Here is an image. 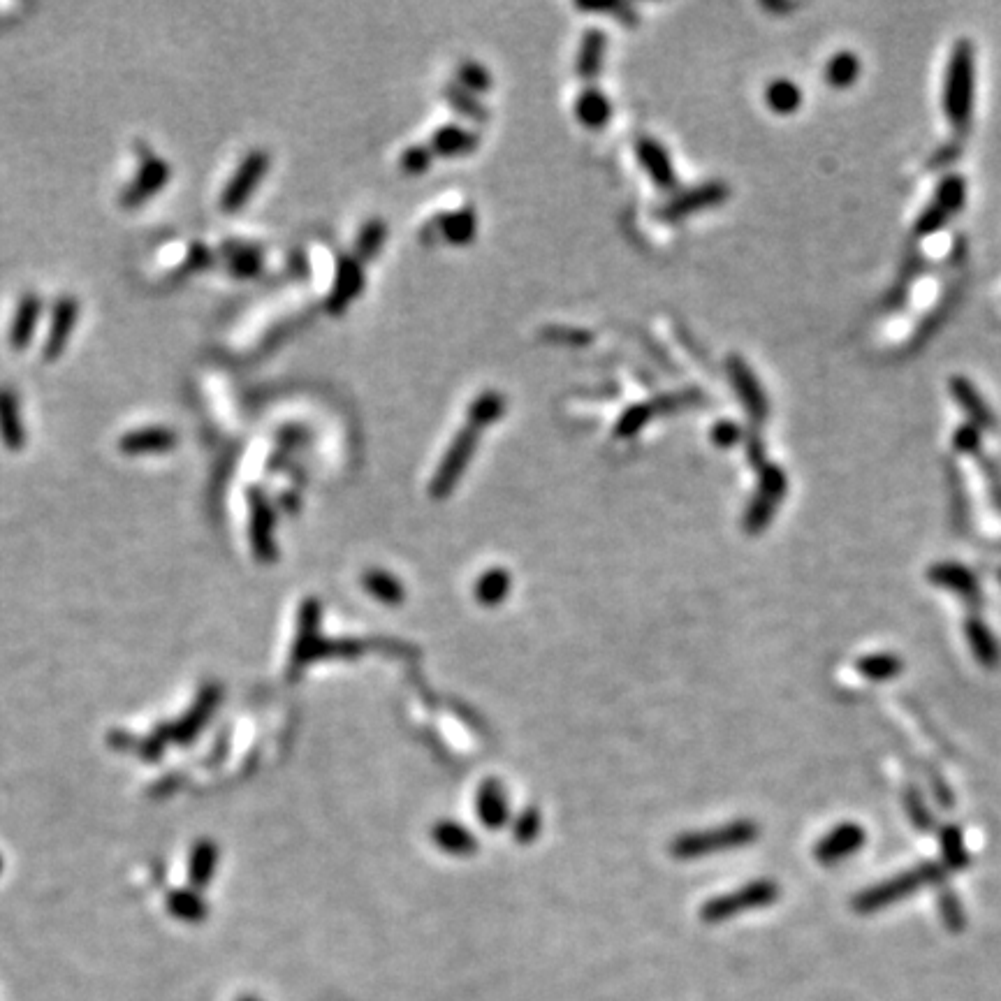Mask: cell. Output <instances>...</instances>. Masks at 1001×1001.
Wrapping results in <instances>:
<instances>
[{"mask_svg": "<svg viewBox=\"0 0 1001 1001\" xmlns=\"http://www.w3.org/2000/svg\"><path fill=\"white\" fill-rule=\"evenodd\" d=\"M976 51L971 40L955 42L944 79V114L957 137H967L974 121Z\"/></svg>", "mask_w": 1001, "mask_h": 1001, "instance_id": "obj_1", "label": "cell"}, {"mask_svg": "<svg viewBox=\"0 0 1001 1001\" xmlns=\"http://www.w3.org/2000/svg\"><path fill=\"white\" fill-rule=\"evenodd\" d=\"M944 876L946 872L941 869V865H937V862H925V865L911 869V872H902L893 876V879L879 883V886L867 888L865 893H860L856 900H853V906H856V911L860 913L881 911L883 906L900 902L904 897L913 895L923 883H939Z\"/></svg>", "mask_w": 1001, "mask_h": 1001, "instance_id": "obj_2", "label": "cell"}, {"mask_svg": "<svg viewBox=\"0 0 1001 1001\" xmlns=\"http://www.w3.org/2000/svg\"><path fill=\"white\" fill-rule=\"evenodd\" d=\"M758 837V825L754 821H735L723 825V828H714L707 832H696V835H686L679 837L675 844H672V856L682 858V860H693V858H703L712 856L716 851H728L737 849V846H747Z\"/></svg>", "mask_w": 1001, "mask_h": 1001, "instance_id": "obj_3", "label": "cell"}, {"mask_svg": "<svg viewBox=\"0 0 1001 1001\" xmlns=\"http://www.w3.org/2000/svg\"><path fill=\"white\" fill-rule=\"evenodd\" d=\"M478 438H480V431L469 427V425L457 431V436L452 438L450 448L445 450L441 464H438L434 478H431L429 492H431V496H434V499H445V496H448L452 489L457 487L459 478L464 476L466 469H469L473 455H476Z\"/></svg>", "mask_w": 1001, "mask_h": 1001, "instance_id": "obj_4", "label": "cell"}, {"mask_svg": "<svg viewBox=\"0 0 1001 1001\" xmlns=\"http://www.w3.org/2000/svg\"><path fill=\"white\" fill-rule=\"evenodd\" d=\"M269 165H272V158L265 149H253L246 153V158L241 160L237 172L232 174L228 186L221 193V200H218V209L223 214H237L246 207V202L251 200V195L258 191V186L262 184V179L267 177Z\"/></svg>", "mask_w": 1001, "mask_h": 1001, "instance_id": "obj_5", "label": "cell"}, {"mask_svg": "<svg viewBox=\"0 0 1001 1001\" xmlns=\"http://www.w3.org/2000/svg\"><path fill=\"white\" fill-rule=\"evenodd\" d=\"M788 492V478L781 466L765 464L758 471V489L751 499L747 515H744V529L749 533H761L772 522L774 513L784 501Z\"/></svg>", "mask_w": 1001, "mask_h": 1001, "instance_id": "obj_6", "label": "cell"}, {"mask_svg": "<svg viewBox=\"0 0 1001 1001\" xmlns=\"http://www.w3.org/2000/svg\"><path fill=\"white\" fill-rule=\"evenodd\" d=\"M726 374L737 399L742 401L744 413H747L751 425L756 429L763 427L767 418H770V401H767L763 383L758 381L756 371L749 367V362L742 355L733 353L726 357Z\"/></svg>", "mask_w": 1001, "mask_h": 1001, "instance_id": "obj_7", "label": "cell"}, {"mask_svg": "<svg viewBox=\"0 0 1001 1001\" xmlns=\"http://www.w3.org/2000/svg\"><path fill=\"white\" fill-rule=\"evenodd\" d=\"M964 200H967V181L957 174H948V177L941 179V184L937 186V193H934L932 202L923 209V214L918 216L916 221V235L918 237H930L934 232H939L944 225L951 221V218L962 209Z\"/></svg>", "mask_w": 1001, "mask_h": 1001, "instance_id": "obj_8", "label": "cell"}, {"mask_svg": "<svg viewBox=\"0 0 1001 1001\" xmlns=\"http://www.w3.org/2000/svg\"><path fill=\"white\" fill-rule=\"evenodd\" d=\"M779 897L777 883L772 881H754L749 886H744L735 893L716 897V900L707 902L703 906V918L716 923V920H726L733 918L737 913L751 911V909H761V906L772 904Z\"/></svg>", "mask_w": 1001, "mask_h": 1001, "instance_id": "obj_9", "label": "cell"}, {"mask_svg": "<svg viewBox=\"0 0 1001 1001\" xmlns=\"http://www.w3.org/2000/svg\"><path fill=\"white\" fill-rule=\"evenodd\" d=\"M172 179V167L167 160L153 156V153H146L142 158L140 170H137L135 179L123 188V193L119 197L121 207L126 211L140 209L142 204H146L151 197H156L163 188L170 184Z\"/></svg>", "mask_w": 1001, "mask_h": 1001, "instance_id": "obj_10", "label": "cell"}, {"mask_svg": "<svg viewBox=\"0 0 1001 1001\" xmlns=\"http://www.w3.org/2000/svg\"><path fill=\"white\" fill-rule=\"evenodd\" d=\"M730 197V188L726 181H707V184H700L696 188H689V191L679 193L675 200H670L666 207L661 209V218L666 223H677L682 218H689L698 211L714 209L723 204Z\"/></svg>", "mask_w": 1001, "mask_h": 1001, "instance_id": "obj_11", "label": "cell"}, {"mask_svg": "<svg viewBox=\"0 0 1001 1001\" xmlns=\"http://www.w3.org/2000/svg\"><path fill=\"white\" fill-rule=\"evenodd\" d=\"M77 323H79V299L72 295L58 297L56 304L51 306L47 336L45 343H42V360L56 362L58 357L63 355V350L68 348L70 336L75 332Z\"/></svg>", "mask_w": 1001, "mask_h": 1001, "instance_id": "obj_12", "label": "cell"}, {"mask_svg": "<svg viewBox=\"0 0 1001 1001\" xmlns=\"http://www.w3.org/2000/svg\"><path fill=\"white\" fill-rule=\"evenodd\" d=\"M362 290H364L362 262L357 260L355 255H341L339 262H336L330 297H327V311H330L332 316H341V313L362 295Z\"/></svg>", "mask_w": 1001, "mask_h": 1001, "instance_id": "obj_13", "label": "cell"}, {"mask_svg": "<svg viewBox=\"0 0 1001 1001\" xmlns=\"http://www.w3.org/2000/svg\"><path fill=\"white\" fill-rule=\"evenodd\" d=\"M248 508H251V543L258 559H274V510L269 503L267 494L262 489H251L248 492Z\"/></svg>", "mask_w": 1001, "mask_h": 1001, "instance_id": "obj_14", "label": "cell"}, {"mask_svg": "<svg viewBox=\"0 0 1001 1001\" xmlns=\"http://www.w3.org/2000/svg\"><path fill=\"white\" fill-rule=\"evenodd\" d=\"M865 830L856 823H844L839 828L830 830L821 842L816 844L814 858L821 862V865H837L846 858L856 856V853L865 846Z\"/></svg>", "mask_w": 1001, "mask_h": 1001, "instance_id": "obj_15", "label": "cell"}, {"mask_svg": "<svg viewBox=\"0 0 1001 1001\" xmlns=\"http://www.w3.org/2000/svg\"><path fill=\"white\" fill-rule=\"evenodd\" d=\"M635 153H638V160L642 165V170L647 172V177L654 181V186L659 191H675L677 188V172L672 167V158L666 146L661 142H656L654 137H640L635 142Z\"/></svg>", "mask_w": 1001, "mask_h": 1001, "instance_id": "obj_16", "label": "cell"}, {"mask_svg": "<svg viewBox=\"0 0 1001 1001\" xmlns=\"http://www.w3.org/2000/svg\"><path fill=\"white\" fill-rule=\"evenodd\" d=\"M179 443V434L170 427H144L128 431L119 438V452L128 457L142 455H165L172 452Z\"/></svg>", "mask_w": 1001, "mask_h": 1001, "instance_id": "obj_17", "label": "cell"}, {"mask_svg": "<svg viewBox=\"0 0 1001 1001\" xmlns=\"http://www.w3.org/2000/svg\"><path fill=\"white\" fill-rule=\"evenodd\" d=\"M951 394L957 401V406L962 408V413L967 415L969 425H974L981 431H995L997 429V415L992 413V408L978 387L964 376H953L951 378Z\"/></svg>", "mask_w": 1001, "mask_h": 1001, "instance_id": "obj_18", "label": "cell"}, {"mask_svg": "<svg viewBox=\"0 0 1001 1001\" xmlns=\"http://www.w3.org/2000/svg\"><path fill=\"white\" fill-rule=\"evenodd\" d=\"M42 311H45V304H42V297L38 292H24V295H21L10 323L12 350H26L31 346L35 339V330H38L40 325Z\"/></svg>", "mask_w": 1001, "mask_h": 1001, "instance_id": "obj_19", "label": "cell"}, {"mask_svg": "<svg viewBox=\"0 0 1001 1001\" xmlns=\"http://www.w3.org/2000/svg\"><path fill=\"white\" fill-rule=\"evenodd\" d=\"M0 441L10 452L26 448V425L21 404L10 387H0Z\"/></svg>", "mask_w": 1001, "mask_h": 1001, "instance_id": "obj_20", "label": "cell"}, {"mask_svg": "<svg viewBox=\"0 0 1001 1001\" xmlns=\"http://www.w3.org/2000/svg\"><path fill=\"white\" fill-rule=\"evenodd\" d=\"M478 144L480 137L473 130H466L457 126V123H448V126H441L431 135L429 149L434 156L441 158H462L471 156L478 149Z\"/></svg>", "mask_w": 1001, "mask_h": 1001, "instance_id": "obj_21", "label": "cell"}, {"mask_svg": "<svg viewBox=\"0 0 1001 1001\" xmlns=\"http://www.w3.org/2000/svg\"><path fill=\"white\" fill-rule=\"evenodd\" d=\"M436 235L450 246H469L478 235V216L473 207H462L450 214H441L434 221Z\"/></svg>", "mask_w": 1001, "mask_h": 1001, "instance_id": "obj_22", "label": "cell"}, {"mask_svg": "<svg viewBox=\"0 0 1001 1001\" xmlns=\"http://www.w3.org/2000/svg\"><path fill=\"white\" fill-rule=\"evenodd\" d=\"M605 47H608V38H605V31L601 28H589L584 33L580 54H577V77L582 82L594 84L598 75H601L603 61H605Z\"/></svg>", "mask_w": 1001, "mask_h": 1001, "instance_id": "obj_23", "label": "cell"}, {"mask_svg": "<svg viewBox=\"0 0 1001 1001\" xmlns=\"http://www.w3.org/2000/svg\"><path fill=\"white\" fill-rule=\"evenodd\" d=\"M575 116L584 128L601 130L608 126L612 119V102L601 89L589 86V89H584L575 100Z\"/></svg>", "mask_w": 1001, "mask_h": 1001, "instance_id": "obj_24", "label": "cell"}, {"mask_svg": "<svg viewBox=\"0 0 1001 1001\" xmlns=\"http://www.w3.org/2000/svg\"><path fill=\"white\" fill-rule=\"evenodd\" d=\"M930 580L939 587H946L955 591L957 596L967 598L969 603L981 601V589H978V580L974 573L967 571V568L960 564H937L930 571Z\"/></svg>", "mask_w": 1001, "mask_h": 1001, "instance_id": "obj_25", "label": "cell"}, {"mask_svg": "<svg viewBox=\"0 0 1001 1001\" xmlns=\"http://www.w3.org/2000/svg\"><path fill=\"white\" fill-rule=\"evenodd\" d=\"M964 628H967V640L971 645V652L976 656V661L985 668H997L1001 661V649L997 645L995 635L990 633V628L985 626L981 619H969Z\"/></svg>", "mask_w": 1001, "mask_h": 1001, "instance_id": "obj_26", "label": "cell"}, {"mask_svg": "<svg viewBox=\"0 0 1001 1001\" xmlns=\"http://www.w3.org/2000/svg\"><path fill=\"white\" fill-rule=\"evenodd\" d=\"M503 415H506V397L496 390H487L473 399L469 413H466V425L480 431L489 425H494V422L503 418Z\"/></svg>", "mask_w": 1001, "mask_h": 1001, "instance_id": "obj_27", "label": "cell"}, {"mask_svg": "<svg viewBox=\"0 0 1001 1001\" xmlns=\"http://www.w3.org/2000/svg\"><path fill=\"white\" fill-rule=\"evenodd\" d=\"M478 814L480 821L485 823L487 828H501V825L508 821L506 795H503V788L496 784V781H489V784L480 788Z\"/></svg>", "mask_w": 1001, "mask_h": 1001, "instance_id": "obj_28", "label": "cell"}, {"mask_svg": "<svg viewBox=\"0 0 1001 1001\" xmlns=\"http://www.w3.org/2000/svg\"><path fill=\"white\" fill-rule=\"evenodd\" d=\"M443 98L448 100V105L455 109L459 116H464V119H469L473 123H485L489 119L487 107L482 105V102L473 96V93L464 91L457 82H450V84L443 86Z\"/></svg>", "mask_w": 1001, "mask_h": 1001, "instance_id": "obj_29", "label": "cell"}, {"mask_svg": "<svg viewBox=\"0 0 1001 1001\" xmlns=\"http://www.w3.org/2000/svg\"><path fill=\"white\" fill-rule=\"evenodd\" d=\"M228 253V269L237 279H253L262 269V251L251 244H230L225 248Z\"/></svg>", "mask_w": 1001, "mask_h": 1001, "instance_id": "obj_30", "label": "cell"}, {"mask_svg": "<svg viewBox=\"0 0 1001 1001\" xmlns=\"http://www.w3.org/2000/svg\"><path fill=\"white\" fill-rule=\"evenodd\" d=\"M860 77V58L851 51H839L828 61L825 68V79L832 89H849L858 82Z\"/></svg>", "mask_w": 1001, "mask_h": 1001, "instance_id": "obj_31", "label": "cell"}, {"mask_svg": "<svg viewBox=\"0 0 1001 1001\" xmlns=\"http://www.w3.org/2000/svg\"><path fill=\"white\" fill-rule=\"evenodd\" d=\"M387 239V225L383 218H371L362 225L360 235L355 239V251L353 255L360 262H371L381 253V248L385 246Z\"/></svg>", "mask_w": 1001, "mask_h": 1001, "instance_id": "obj_32", "label": "cell"}, {"mask_svg": "<svg viewBox=\"0 0 1001 1001\" xmlns=\"http://www.w3.org/2000/svg\"><path fill=\"white\" fill-rule=\"evenodd\" d=\"M765 100L774 114L788 116L802 105V91L798 84L791 82V79H774V82L767 86Z\"/></svg>", "mask_w": 1001, "mask_h": 1001, "instance_id": "obj_33", "label": "cell"}, {"mask_svg": "<svg viewBox=\"0 0 1001 1001\" xmlns=\"http://www.w3.org/2000/svg\"><path fill=\"white\" fill-rule=\"evenodd\" d=\"M434 839L443 851L452 853V856H471V853L476 851V839H473L471 832L464 830L462 825L441 823L434 830Z\"/></svg>", "mask_w": 1001, "mask_h": 1001, "instance_id": "obj_34", "label": "cell"}, {"mask_svg": "<svg viewBox=\"0 0 1001 1001\" xmlns=\"http://www.w3.org/2000/svg\"><path fill=\"white\" fill-rule=\"evenodd\" d=\"M858 672L862 677L874 679V682H886L902 672L904 663L895 654H869L858 661Z\"/></svg>", "mask_w": 1001, "mask_h": 1001, "instance_id": "obj_35", "label": "cell"}, {"mask_svg": "<svg viewBox=\"0 0 1001 1001\" xmlns=\"http://www.w3.org/2000/svg\"><path fill=\"white\" fill-rule=\"evenodd\" d=\"M656 418V408L652 401H647V404H635L631 408H626L624 413L619 415V420H617V427H615V436L617 438H633V436H638L642 429L647 427V422H652Z\"/></svg>", "mask_w": 1001, "mask_h": 1001, "instance_id": "obj_36", "label": "cell"}, {"mask_svg": "<svg viewBox=\"0 0 1001 1001\" xmlns=\"http://www.w3.org/2000/svg\"><path fill=\"white\" fill-rule=\"evenodd\" d=\"M216 846L211 844V842H200L193 849V856H191V883L195 888H204L207 883L211 881V876H214V869H216Z\"/></svg>", "mask_w": 1001, "mask_h": 1001, "instance_id": "obj_37", "label": "cell"}, {"mask_svg": "<svg viewBox=\"0 0 1001 1001\" xmlns=\"http://www.w3.org/2000/svg\"><path fill=\"white\" fill-rule=\"evenodd\" d=\"M170 913L174 918L186 920V923H200L202 918H207V904H204L200 897L191 890H177V893L170 895Z\"/></svg>", "mask_w": 1001, "mask_h": 1001, "instance_id": "obj_38", "label": "cell"}, {"mask_svg": "<svg viewBox=\"0 0 1001 1001\" xmlns=\"http://www.w3.org/2000/svg\"><path fill=\"white\" fill-rule=\"evenodd\" d=\"M939 844H941V853H944V862H946L948 869H964L969 865L967 846H964L960 828L948 825V828L941 830Z\"/></svg>", "mask_w": 1001, "mask_h": 1001, "instance_id": "obj_39", "label": "cell"}, {"mask_svg": "<svg viewBox=\"0 0 1001 1001\" xmlns=\"http://www.w3.org/2000/svg\"><path fill=\"white\" fill-rule=\"evenodd\" d=\"M457 84L462 86L464 91L478 96V93H487L489 89H492L494 82H492V75H489V70L485 68V65L478 63V61H464V63H459V68H457Z\"/></svg>", "mask_w": 1001, "mask_h": 1001, "instance_id": "obj_40", "label": "cell"}, {"mask_svg": "<svg viewBox=\"0 0 1001 1001\" xmlns=\"http://www.w3.org/2000/svg\"><path fill=\"white\" fill-rule=\"evenodd\" d=\"M364 584H367V589L378 598V601L392 603V605L404 601V589H401V584L394 580L392 575H387L383 571L367 573V577H364Z\"/></svg>", "mask_w": 1001, "mask_h": 1001, "instance_id": "obj_41", "label": "cell"}, {"mask_svg": "<svg viewBox=\"0 0 1001 1001\" xmlns=\"http://www.w3.org/2000/svg\"><path fill=\"white\" fill-rule=\"evenodd\" d=\"M508 589H510V577L506 571H489L487 575L480 577L476 594L480 603L496 605L506 598Z\"/></svg>", "mask_w": 1001, "mask_h": 1001, "instance_id": "obj_42", "label": "cell"}, {"mask_svg": "<svg viewBox=\"0 0 1001 1001\" xmlns=\"http://www.w3.org/2000/svg\"><path fill=\"white\" fill-rule=\"evenodd\" d=\"M431 160H434V153H431L429 146L415 144L401 153L399 167L408 177H420V174H425L431 167Z\"/></svg>", "mask_w": 1001, "mask_h": 1001, "instance_id": "obj_43", "label": "cell"}, {"mask_svg": "<svg viewBox=\"0 0 1001 1001\" xmlns=\"http://www.w3.org/2000/svg\"><path fill=\"white\" fill-rule=\"evenodd\" d=\"M577 7L584 12H594V14H612L619 24H624L626 28H635L640 24V17H638V10H635L633 5H626V3H615V5H584V3H577Z\"/></svg>", "mask_w": 1001, "mask_h": 1001, "instance_id": "obj_44", "label": "cell"}, {"mask_svg": "<svg viewBox=\"0 0 1001 1001\" xmlns=\"http://www.w3.org/2000/svg\"><path fill=\"white\" fill-rule=\"evenodd\" d=\"M712 441L719 448H735L737 443L744 441V429L735 420H719L712 427Z\"/></svg>", "mask_w": 1001, "mask_h": 1001, "instance_id": "obj_45", "label": "cell"}, {"mask_svg": "<svg viewBox=\"0 0 1001 1001\" xmlns=\"http://www.w3.org/2000/svg\"><path fill=\"white\" fill-rule=\"evenodd\" d=\"M981 441H983V431L976 429L974 425H969V422L957 429L955 436H953L955 450L964 452V455H974V452H978V448H981Z\"/></svg>", "mask_w": 1001, "mask_h": 1001, "instance_id": "obj_46", "label": "cell"}, {"mask_svg": "<svg viewBox=\"0 0 1001 1001\" xmlns=\"http://www.w3.org/2000/svg\"><path fill=\"white\" fill-rule=\"evenodd\" d=\"M906 809H909L911 821H913V825H916L918 830H930L932 825H934L930 811L925 809V802H923V798H920L918 791H909V793H906Z\"/></svg>", "mask_w": 1001, "mask_h": 1001, "instance_id": "obj_47", "label": "cell"}, {"mask_svg": "<svg viewBox=\"0 0 1001 1001\" xmlns=\"http://www.w3.org/2000/svg\"><path fill=\"white\" fill-rule=\"evenodd\" d=\"M744 443H747V459H749V464L754 466L756 471H761L763 466L767 464V459H765V443H763V436L758 434V429L754 427L749 431V434H744Z\"/></svg>", "mask_w": 1001, "mask_h": 1001, "instance_id": "obj_48", "label": "cell"}, {"mask_svg": "<svg viewBox=\"0 0 1001 1001\" xmlns=\"http://www.w3.org/2000/svg\"><path fill=\"white\" fill-rule=\"evenodd\" d=\"M941 916H944V920L948 925H951V930H960L962 927V911H960V902L955 900V897L948 893L946 897H941Z\"/></svg>", "mask_w": 1001, "mask_h": 1001, "instance_id": "obj_49", "label": "cell"}, {"mask_svg": "<svg viewBox=\"0 0 1001 1001\" xmlns=\"http://www.w3.org/2000/svg\"><path fill=\"white\" fill-rule=\"evenodd\" d=\"M214 258H211V251L202 244H193L191 253H188V262H184V269L181 272H193V269H207Z\"/></svg>", "mask_w": 1001, "mask_h": 1001, "instance_id": "obj_50", "label": "cell"}, {"mask_svg": "<svg viewBox=\"0 0 1001 1001\" xmlns=\"http://www.w3.org/2000/svg\"><path fill=\"white\" fill-rule=\"evenodd\" d=\"M538 828H540V816L536 811H529V814H524L520 818V823H517L515 835L520 842H531V839L538 835Z\"/></svg>", "mask_w": 1001, "mask_h": 1001, "instance_id": "obj_51", "label": "cell"}, {"mask_svg": "<svg viewBox=\"0 0 1001 1001\" xmlns=\"http://www.w3.org/2000/svg\"><path fill=\"white\" fill-rule=\"evenodd\" d=\"M237 1001H258V999H255V997H251V995H246V997H239Z\"/></svg>", "mask_w": 1001, "mask_h": 1001, "instance_id": "obj_52", "label": "cell"}, {"mask_svg": "<svg viewBox=\"0 0 1001 1001\" xmlns=\"http://www.w3.org/2000/svg\"><path fill=\"white\" fill-rule=\"evenodd\" d=\"M0 869H3V858H0Z\"/></svg>", "mask_w": 1001, "mask_h": 1001, "instance_id": "obj_53", "label": "cell"}, {"mask_svg": "<svg viewBox=\"0 0 1001 1001\" xmlns=\"http://www.w3.org/2000/svg\"><path fill=\"white\" fill-rule=\"evenodd\" d=\"M999 582H1001V571H999Z\"/></svg>", "mask_w": 1001, "mask_h": 1001, "instance_id": "obj_54", "label": "cell"}]
</instances>
